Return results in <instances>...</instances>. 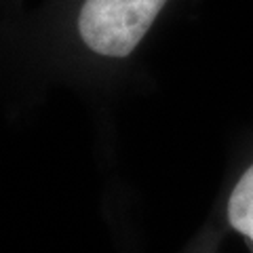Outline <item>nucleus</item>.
<instances>
[{"label":"nucleus","mask_w":253,"mask_h":253,"mask_svg":"<svg viewBox=\"0 0 253 253\" xmlns=\"http://www.w3.org/2000/svg\"><path fill=\"white\" fill-rule=\"evenodd\" d=\"M167 0H84L78 34L93 53L126 57L148 34Z\"/></svg>","instance_id":"1"},{"label":"nucleus","mask_w":253,"mask_h":253,"mask_svg":"<svg viewBox=\"0 0 253 253\" xmlns=\"http://www.w3.org/2000/svg\"><path fill=\"white\" fill-rule=\"evenodd\" d=\"M228 217L232 228L253 241V165L239 179L228 203Z\"/></svg>","instance_id":"2"}]
</instances>
